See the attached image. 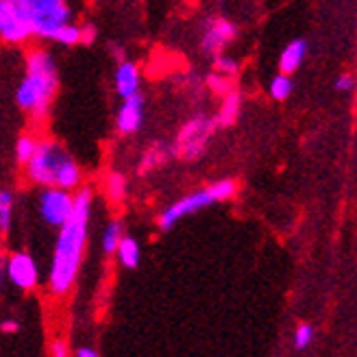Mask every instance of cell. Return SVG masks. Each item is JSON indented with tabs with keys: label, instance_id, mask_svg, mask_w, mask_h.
Listing matches in <instances>:
<instances>
[{
	"label": "cell",
	"instance_id": "cell-1",
	"mask_svg": "<svg viewBox=\"0 0 357 357\" xmlns=\"http://www.w3.org/2000/svg\"><path fill=\"white\" fill-rule=\"evenodd\" d=\"M92 201H94L92 190L79 188L75 192L73 213H70L66 225L59 227L50 271H48V290L52 296H66L77 283L85 255L89 218H92Z\"/></svg>",
	"mask_w": 357,
	"mask_h": 357
},
{
	"label": "cell",
	"instance_id": "cell-2",
	"mask_svg": "<svg viewBox=\"0 0 357 357\" xmlns=\"http://www.w3.org/2000/svg\"><path fill=\"white\" fill-rule=\"evenodd\" d=\"M57 87H59V73H57L55 57L44 48L29 50L24 79L15 89L17 107L31 120L42 122L48 116L50 105L57 96Z\"/></svg>",
	"mask_w": 357,
	"mask_h": 357
},
{
	"label": "cell",
	"instance_id": "cell-3",
	"mask_svg": "<svg viewBox=\"0 0 357 357\" xmlns=\"http://www.w3.org/2000/svg\"><path fill=\"white\" fill-rule=\"evenodd\" d=\"M236 192H238V183L234 178H220V181L211 183L203 190L190 192V194L181 196L178 201H174L172 205H168L162 213H159L157 225L162 231H170L172 227H176V222H181L183 218L192 216V213H199L205 207L234 199Z\"/></svg>",
	"mask_w": 357,
	"mask_h": 357
},
{
	"label": "cell",
	"instance_id": "cell-4",
	"mask_svg": "<svg viewBox=\"0 0 357 357\" xmlns=\"http://www.w3.org/2000/svg\"><path fill=\"white\" fill-rule=\"evenodd\" d=\"M216 131H218L216 122H213L211 116L205 114L192 116L178 129L176 139L172 144V155H176L181 162H199L207 153V146Z\"/></svg>",
	"mask_w": 357,
	"mask_h": 357
},
{
	"label": "cell",
	"instance_id": "cell-5",
	"mask_svg": "<svg viewBox=\"0 0 357 357\" xmlns=\"http://www.w3.org/2000/svg\"><path fill=\"white\" fill-rule=\"evenodd\" d=\"M26 11L33 38L52 40V35L66 22H73V7L68 0H17Z\"/></svg>",
	"mask_w": 357,
	"mask_h": 357
},
{
	"label": "cell",
	"instance_id": "cell-6",
	"mask_svg": "<svg viewBox=\"0 0 357 357\" xmlns=\"http://www.w3.org/2000/svg\"><path fill=\"white\" fill-rule=\"evenodd\" d=\"M68 153L59 146L55 139H40L33 157L24 164L26 178L40 188H55L57 174L61 166L68 162Z\"/></svg>",
	"mask_w": 357,
	"mask_h": 357
},
{
	"label": "cell",
	"instance_id": "cell-7",
	"mask_svg": "<svg viewBox=\"0 0 357 357\" xmlns=\"http://www.w3.org/2000/svg\"><path fill=\"white\" fill-rule=\"evenodd\" d=\"M236 38H238L236 22H231L229 17H222V15H211L207 17L201 29L199 46L203 50V55L213 59L216 55H220V52H225L229 44H234Z\"/></svg>",
	"mask_w": 357,
	"mask_h": 357
},
{
	"label": "cell",
	"instance_id": "cell-8",
	"mask_svg": "<svg viewBox=\"0 0 357 357\" xmlns=\"http://www.w3.org/2000/svg\"><path fill=\"white\" fill-rule=\"evenodd\" d=\"M73 205H75V194L61 188H44L38 199L42 220L55 229L66 225L70 213H73Z\"/></svg>",
	"mask_w": 357,
	"mask_h": 357
},
{
	"label": "cell",
	"instance_id": "cell-9",
	"mask_svg": "<svg viewBox=\"0 0 357 357\" xmlns=\"http://www.w3.org/2000/svg\"><path fill=\"white\" fill-rule=\"evenodd\" d=\"M146 116V98L142 92L122 98L118 112H116V129L122 135H133L142 129Z\"/></svg>",
	"mask_w": 357,
	"mask_h": 357
},
{
	"label": "cell",
	"instance_id": "cell-10",
	"mask_svg": "<svg viewBox=\"0 0 357 357\" xmlns=\"http://www.w3.org/2000/svg\"><path fill=\"white\" fill-rule=\"evenodd\" d=\"M5 277L20 290H33L40 283L38 264L29 253H13L5 264Z\"/></svg>",
	"mask_w": 357,
	"mask_h": 357
},
{
	"label": "cell",
	"instance_id": "cell-11",
	"mask_svg": "<svg viewBox=\"0 0 357 357\" xmlns=\"http://www.w3.org/2000/svg\"><path fill=\"white\" fill-rule=\"evenodd\" d=\"M139 83H142V73H139V66L129 61V59H122L118 61L116 68V75H114V87L120 98H129L133 94L139 92Z\"/></svg>",
	"mask_w": 357,
	"mask_h": 357
},
{
	"label": "cell",
	"instance_id": "cell-12",
	"mask_svg": "<svg viewBox=\"0 0 357 357\" xmlns=\"http://www.w3.org/2000/svg\"><path fill=\"white\" fill-rule=\"evenodd\" d=\"M240 112H242V94L238 89H231L222 96V102H220V109L216 112V116H211L213 122H216V129H229L234 127L240 118Z\"/></svg>",
	"mask_w": 357,
	"mask_h": 357
},
{
	"label": "cell",
	"instance_id": "cell-13",
	"mask_svg": "<svg viewBox=\"0 0 357 357\" xmlns=\"http://www.w3.org/2000/svg\"><path fill=\"white\" fill-rule=\"evenodd\" d=\"M172 157V146L164 144V142H153V144L142 153L137 172L139 174H151L155 170H159L162 166H166V162Z\"/></svg>",
	"mask_w": 357,
	"mask_h": 357
},
{
	"label": "cell",
	"instance_id": "cell-14",
	"mask_svg": "<svg viewBox=\"0 0 357 357\" xmlns=\"http://www.w3.org/2000/svg\"><path fill=\"white\" fill-rule=\"evenodd\" d=\"M307 42L305 40H292L288 46H285L281 50V57H279V70L281 75H292L296 73V70L303 66V61H305L307 57Z\"/></svg>",
	"mask_w": 357,
	"mask_h": 357
},
{
	"label": "cell",
	"instance_id": "cell-15",
	"mask_svg": "<svg viewBox=\"0 0 357 357\" xmlns=\"http://www.w3.org/2000/svg\"><path fill=\"white\" fill-rule=\"evenodd\" d=\"M120 261L122 268H127V271H135L139 266V259H142V248H139V242L131 236H122L116 253H114Z\"/></svg>",
	"mask_w": 357,
	"mask_h": 357
},
{
	"label": "cell",
	"instance_id": "cell-16",
	"mask_svg": "<svg viewBox=\"0 0 357 357\" xmlns=\"http://www.w3.org/2000/svg\"><path fill=\"white\" fill-rule=\"evenodd\" d=\"M129 194V181L127 176L120 174V172H109L105 178V196L107 201L114 203V205H120L124 203V199H127Z\"/></svg>",
	"mask_w": 357,
	"mask_h": 357
},
{
	"label": "cell",
	"instance_id": "cell-17",
	"mask_svg": "<svg viewBox=\"0 0 357 357\" xmlns=\"http://www.w3.org/2000/svg\"><path fill=\"white\" fill-rule=\"evenodd\" d=\"M122 236H124V227H122V222H120L118 218H114V220L107 222V227H105V231H102V240H100L102 253H105V255H114V253H116V248H118V244H120V240H122Z\"/></svg>",
	"mask_w": 357,
	"mask_h": 357
},
{
	"label": "cell",
	"instance_id": "cell-18",
	"mask_svg": "<svg viewBox=\"0 0 357 357\" xmlns=\"http://www.w3.org/2000/svg\"><path fill=\"white\" fill-rule=\"evenodd\" d=\"M292 89H294V83H292V77L290 75H277L271 85H268V94H271V98L275 100H288L290 94H292Z\"/></svg>",
	"mask_w": 357,
	"mask_h": 357
},
{
	"label": "cell",
	"instance_id": "cell-19",
	"mask_svg": "<svg viewBox=\"0 0 357 357\" xmlns=\"http://www.w3.org/2000/svg\"><path fill=\"white\" fill-rule=\"evenodd\" d=\"M13 192L0 190V234H7L13 222Z\"/></svg>",
	"mask_w": 357,
	"mask_h": 357
},
{
	"label": "cell",
	"instance_id": "cell-20",
	"mask_svg": "<svg viewBox=\"0 0 357 357\" xmlns=\"http://www.w3.org/2000/svg\"><path fill=\"white\" fill-rule=\"evenodd\" d=\"M213 73H218L227 79H234L240 73V61L234 55H227V52H220V55L213 57Z\"/></svg>",
	"mask_w": 357,
	"mask_h": 357
},
{
	"label": "cell",
	"instance_id": "cell-21",
	"mask_svg": "<svg viewBox=\"0 0 357 357\" xmlns=\"http://www.w3.org/2000/svg\"><path fill=\"white\" fill-rule=\"evenodd\" d=\"M52 42H57L61 46H77L81 44V26L75 22H66L63 26H59L52 35Z\"/></svg>",
	"mask_w": 357,
	"mask_h": 357
},
{
	"label": "cell",
	"instance_id": "cell-22",
	"mask_svg": "<svg viewBox=\"0 0 357 357\" xmlns=\"http://www.w3.org/2000/svg\"><path fill=\"white\" fill-rule=\"evenodd\" d=\"M38 137H33V135H20L15 142V159H17V164L24 166L29 159L33 157L35 149H38Z\"/></svg>",
	"mask_w": 357,
	"mask_h": 357
},
{
	"label": "cell",
	"instance_id": "cell-23",
	"mask_svg": "<svg viewBox=\"0 0 357 357\" xmlns=\"http://www.w3.org/2000/svg\"><path fill=\"white\" fill-rule=\"evenodd\" d=\"M205 85L211 89L213 94H220V96H225L227 92L234 89V85H231V79H227V77H222L218 73H209L205 77Z\"/></svg>",
	"mask_w": 357,
	"mask_h": 357
},
{
	"label": "cell",
	"instance_id": "cell-24",
	"mask_svg": "<svg viewBox=\"0 0 357 357\" xmlns=\"http://www.w3.org/2000/svg\"><path fill=\"white\" fill-rule=\"evenodd\" d=\"M312 337H314V329H312L310 325H301V327L296 329V333H294V347H296V349H305V347H310Z\"/></svg>",
	"mask_w": 357,
	"mask_h": 357
},
{
	"label": "cell",
	"instance_id": "cell-25",
	"mask_svg": "<svg viewBox=\"0 0 357 357\" xmlns=\"http://www.w3.org/2000/svg\"><path fill=\"white\" fill-rule=\"evenodd\" d=\"M13 13H15V3H3V0H0V35L9 26Z\"/></svg>",
	"mask_w": 357,
	"mask_h": 357
},
{
	"label": "cell",
	"instance_id": "cell-26",
	"mask_svg": "<svg viewBox=\"0 0 357 357\" xmlns=\"http://www.w3.org/2000/svg\"><path fill=\"white\" fill-rule=\"evenodd\" d=\"M96 38H98V31H96V26L92 22H87V24L81 26V44L89 46V44L96 42Z\"/></svg>",
	"mask_w": 357,
	"mask_h": 357
},
{
	"label": "cell",
	"instance_id": "cell-27",
	"mask_svg": "<svg viewBox=\"0 0 357 357\" xmlns=\"http://www.w3.org/2000/svg\"><path fill=\"white\" fill-rule=\"evenodd\" d=\"M50 357H70V347L63 340H52L50 342Z\"/></svg>",
	"mask_w": 357,
	"mask_h": 357
},
{
	"label": "cell",
	"instance_id": "cell-28",
	"mask_svg": "<svg viewBox=\"0 0 357 357\" xmlns=\"http://www.w3.org/2000/svg\"><path fill=\"white\" fill-rule=\"evenodd\" d=\"M335 89H337V92H353V89H355V77H353V75H342V77H337Z\"/></svg>",
	"mask_w": 357,
	"mask_h": 357
},
{
	"label": "cell",
	"instance_id": "cell-29",
	"mask_svg": "<svg viewBox=\"0 0 357 357\" xmlns=\"http://www.w3.org/2000/svg\"><path fill=\"white\" fill-rule=\"evenodd\" d=\"M75 357H100V355L92 347H79L77 353H75Z\"/></svg>",
	"mask_w": 357,
	"mask_h": 357
},
{
	"label": "cell",
	"instance_id": "cell-30",
	"mask_svg": "<svg viewBox=\"0 0 357 357\" xmlns=\"http://www.w3.org/2000/svg\"><path fill=\"white\" fill-rule=\"evenodd\" d=\"M0 329H3L5 333H13V331H17V323H15V320H5Z\"/></svg>",
	"mask_w": 357,
	"mask_h": 357
},
{
	"label": "cell",
	"instance_id": "cell-31",
	"mask_svg": "<svg viewBox=\"0 0 357 357\" xmlns=\"http://www.w3.org/2000/svg\"><path fill=\"white\" fill-rule=\"evenodd\" d=\"M3 3H17V0H3Z\"/></svg>",
	"mask_w": 357,
	"mask_h": 357
}]
</instances>
